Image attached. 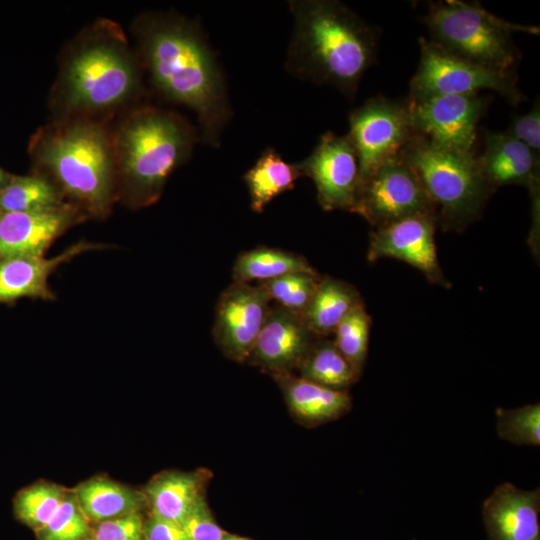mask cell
Instances as JSON below:
<instances>
[{
	"mask_svg": "<svg viewBox=\"0 0 540 540\" xmlns=\"http://www.w3.org/2000/svg\"><path fill=\"white\" fill-rule=\"evenodd\" d=\"M139 55L155 88L193 110L212 147L232 116L221 67L196 22L172 12H149L133 24Z\"/></svg>",
	"mask_w": 540,
	"mask_h": 540,
	"instance_id": "obj_1",
	"label": "cell"
},
{
	"mask_svg": "<svg viewBox=\"0 0 540 540\" xmlns=\"http://www.w3.org/2000/svg\"><path fill=\"white\" fill-rule=\"evenodd\" d=\"M288 5L294 25L285 69L353 98L376 60V29L336 0H290Z\"/></svg>",
	"mask_w": 540,
	"mask_h": 540,
	"instance_id": "obj_2",
	"label": "cell"
},
{
	"mask_svg": "<svg viewBox=\"0 0 540 540\" xmlns=\"http://www.w3.org/2000/svg\"><path fill=\"white\" fill-rule=\"evenodd\" d=\"M137 59L121 28L100 19L67 47L51 93L59 119L90 118L131 100L139 91Z\"/></svg>",
	"mask_w": 540,
	"mask_h": 540,
	"instance_id": "obj_3",
	"label": "cell"
},
{
	"mask_svg": "<svg viewBox=\"0 0 540 540\" xmlns=\"http://www.w3.org/2000/svg\"><path fill=\"white\" fill-rule=\"evenodd\" d=\"M31 155L86 214L105 217L117 198L112 134L90 118L58 119L39 130Z\"/></svg>",
	"mask_w": 540,
	"mask_h": 540,
	"instance_id": "obj_4",
	"label": "cell"
},
{
	"mask_svg": "<svg viewBox=\"0 0 540 540\" xmlns=\"http://www.w3.org/2000/svg\"><path fill=\"white\" fill-rule=\"evenodd\" d=\"M195 140L193 128L176 113L153 107L130 113L112 135L117 197L132 209L156 203Z\"/></svg>",
	"mask_w": 540,
	"mask_h": 540,
	"instance_id": "obj_5",
	"label": "cell"
},
{
	"mask_svg": "<svg viewBox=\"0 0 540 540\" xmlns=\"http://www.w3.org/2000/svg\"><path fill=\"white\" fill-rule=\"evenodd\" d=\"M401 156L433 203L437 227L460 232L480 219L495 191L485 180L475 153L444 149L416 134Z\"/></svg>",
	"mask_w": 540,
	"mask_h": 540,
	"instance_id": "obj_6",
	"label": "cell"
},
{
	"mask_svg": "<svg viewBox=\"0 0 540 540\" xmlns=\"http://www.w3.org/2000/svg\"><path fill=\"white\" fill-rule=\"evenodd\" d=\"M431 40L447 52L499 71H515L520 51L514 33L539 34V27L509 22L479 3H430L424 17Z\"/></svg>",
	"mask_w": 540,
	"mask_h": 540,
	"instance_id": "obj_7",
	"label": "cell"
},
{
	"mask_svg": "<svg viewBox=\"0 0 540 540\" xmlns=\"http://www.w3.org/2000/svg\"><path fill=\"white\" fill-rule=\"evenodd\" d=\"M420 61L410 82L408 99L439 95H471L493 90L511 105L524 100L515 71H499L453 55L421 38Z\"/></svg>",
	"mask_w": 540,
	"mask_h": 540,
	"instance_id": "obj_8",
	"label": "cell"
},
{
	"mask_svg": "<svg viewBox=\"0 0 540 540\" xmlns=\"http://www.w3.org/2000/svg\"><path fill=\"white\" fill-rule=\"evenodd\" d=\"M416 134L407 100L375 96L353 109L347 135L358 158L359 185L383 163L399 156Z\"/></svg>",
	"mask_w": 540,
	"mask_h": 540,
	"instance_id": "obj_9",
	"label": "cell"
},
{
	"mask_svg": "<svg viewBox=\"0 0 540 540\" xmlns=\"http://www.w3.org/2000/svg\"><path fill=\"white\" fill-rule=\"evenodd\" d=\"M352 213L373 229L436 210L413 168L401 154L379 166L359 186Z\"/></svg>",
	"mask_w": 540,
	"mask_h": 540,
	"instance_id": "obj_10",
	"label": "cell"
},
{
	"mask_svg": "<svg viewBox=\"0 0 540 540\" xmlns=\"http://www.w3.org/2000/svg\"><path fill=\"white\" fill-rule=\"evenodd\" d=\"M407 101L418 135L444 149L474 153L477 126L487 109V97L439 95Z\"/></svg>",
	"mask_w": 540,
	"mask_h": 540,
	"instance_id": "obj_11",
	"label": "cell"
},
{
	"mask_svg": "<svg viewBox=\"0 0 540 540\" xmlns=\"http://www.w3.org/2000/svg\"><path fill=\"white\" fill-rule=\"evenodd\" d=\"M270 302L259 284L233 281L220 294L212 333L215 343L227 358L236 362L248 360Z\"/></svg>",
	"mask_w": 540,
	"mask_h": 540,
	"instance_id": "obj_12",
	"label": "cell"
},
{
	"mask_svg": "<svg viewBox=\"0 0 540 540\" xmlns=\"http://www.w3.org/2000/svg\"><path fill=\"white\" fill-rule=\"evenodd\" d=\"M436 228L435 215L417 214L373 229L367 260L370 263L381 258L403 261L419 270L431 284L450 288L437 257Z\"/></svg>",
	"mask_w": 540,
	"mask_h": 540,
	"instance_id": "obj_13",
	"label": "cell"
},
{
	"mask_svg": "<svg viewBox=\"0 0 540 540\" xmlns=\"http://www.w3.org/2000/svg\"><path fill=\"white\" fill-rule=\"evenodd\" d=\"M299 164L303 175L313 180L323 210L352 211L359 185V164L348 135L325 132Z\"/></svg>",
	"mask_w": 540,
	"mask_h": 540,
	"instance_id": "obj_14",
	"label": "cell"
},
{
	"mask_svg": "<svg viewBox=\"0 0 540 540\" xmlns=\"http://www.w3.org/2000/svg\"><path fill=\"white\" fill-rule=\"evenodd\" d=\"M86 218L77 205L28 212L0 211V260L43 257L65 231Z\"/></svg>",
	"mask_w": 540,
	"mask_h": 540,
	"instance_id": "obj_15",
	"label": "cell"
},
{
	"mask_svg": "<svg viewBox=\"0 0 540 540\" xmlns=\"http://www.w3.org/2000/svg\"><path fill=\"white\" fill-rule=\"evenodd\" d=\"M316 338L302 315L275 304L270 306L247 361L273 377L290 374Z\"/></svg>",
	"mask_w": 540,
	"mask_h": 540,
	"instance_id": "obj_16",
	"label": "cell"
},
{
	"mask_svg": "<svg viewBox=\"0 0 540 540\" xmlns=\"http://www.w3.org/2000/svg\"><path fill=\"white\" fill-rule=\"evenodd\" d=\"M540 489L498 485L482 506L489 540H540Z\"/></svg>",
	"mask_w": 540,
	"mask_h": 540,
	"instance_id": "obj_17",
	"label": "cell"
},
{
	"mask_svg": "<svg viewBox=\"0 0 540 540\" xmlns=\"http://www.w3.org/2000/svg\"><path fill=\"white\" fill-rule=\"evenodd\" d=\"M105 244L81 241L52 257H15L0 260V303H13L20 298L54 300L48 278L60 265L74 257L106 248Z\"/></svg>",
	"mask_w": 540,
	"mask_h": 540,
	"instance_id": "obj_18",
	"label": "cell"
},
{
	"mask_svg": "<svg viewBox=\"0 0 540 540\" xmlns=\"http://www.w3.org/2000/svg\"><path fill=\"white\" fill-rule=\"evenodd\" d=\"M484 150L477 161L495 191L504 185H521L529 193L540 189V156L505 132L486 131Z\"/></svg>",
	"mask_w": 540,
	"mask_h": 540,
	"instance_id": "obj_19",
	"label": "cell"
},
{
	"mask_svg": "<svg viewBox=\"0 0 540 540\" xmlns=\"http://www.w3.org/2000/svg\"><path fill=\"white\" fill-rule=\"evenodd\" d=\"M205 471H164L154 476L142 490L147 512L180 524L190 510L205 497Z\"/></svg>",
	"mask_w": 540,
	"mask_h": 540,
	"instance_id": "obj_20",
	"label": "cell"
},
{
	"mask_svg": "<svg viewBox=\"0 0 540 540\" xmlns=\"http://www.w3.org/2000/svg\"><path fill=\"white\" fill-rule=\"evenodd\" d=\"M291 412L303 423L318 425L347 413L352 406L347 390L329 388L292 373L273 377Z\"/></svg>",
	"mask_w": 540,
	"mask_h": 540,
	"instance_id": "obj_21",
	"label": "cell"
},
{
	"mask_svg": "<svg viewBox=\"0 0 540 540\" xmlns=\"http://www.w3.org/2000/svg\"><path fill=\"white\" fill-rule=\"evenodd\" d=\"M72 491L91 524L147 511V501L142 490L107 476L89 478L72 488Z\"/></svg>",
	"mask_w": 540,
	"mask_h": 540,
	"instance_id": "obj_22",
	"label": "cell"
},
{
	"mask_svg": "<svg viewBox=\"0 0 540 540\" xmlns=\"http://www.w3.org/2000/svg\"><path fill=\"white\" fill-rule=\"evenodd\" d=\"M363 303L359 291L350 283L321 276L302 317L316 337H328L352 309Z\"/></svg>",
	"mask_w": 540,
	"mask_h": 540,
	"instance_id": "obj_23",
	"label": "cell"
},
{
	"mask_svg": "<svg viewBox=\"0 0 540 540\" xmlns=\"http://www.w3.org/2000/svg\"><path fill=\"white\" fill-rule=\"evenodd\" d=\"M301 177L304 175L299 163L286 162L272 147L265 149L243 176L252 211L262 213L275 197L294 189Z\"/></svg>",
	"mask_w": 540,
	"mask_h": 540,
	"instance_id": "obj_24",
	"label": "cell"
},
{
	"mask_svg": "<svg viewBox=\"0 0 540 540\" xmlns=\"http://www.w3.org/2000/svg\"><path fill=\"white\" fill-rule=\"evenodd\" d=\"M296 272L318 273L300 254L261 246L237 256L232 277L234 282L258 283Z\"/></svg>",
	"mask_w": 540,
	"mask_h": 540,
	"instance_id": "obj_25",
	"label": "cell"
},
{
	"mask_svg": "<svg viewBox=\"0 0 540 540\" xmlns=\"http://www.w3.org/2000/svg\"><path fill=\"white\" fill-rule=\"evenodd\" d=\"M300 377L338 390H347L359 376L333 340L317 337L297 369Z\"/></svg>",
	"mask_w": 540,
	"mask_h": 540,
	"instance_id": "obj_26",
	"label": "cell"
},
{
	"mask_svg": "<svg viewBox=\"0 0 540 540\" xmlns=\"http://www.w3.org/2000/svg\"><path fill=\"white\" fill-rule=\"evenodd\" d=\"M63 193L43 174L9 176L0 192V211L28 212L64 204Z\"/></svg>",
	"mask_w": 540,
	"mask_h": 540,
	"instance_id": "obj_27",
	"label": "cell"
},
{
	"mask_svg": "<svg viewBox=\"0 0 540 540\" xmlns=\"http://www.w3.org/2000/svg\"><path fill=\"white\" fill-rule=\"evenodd\" d=\"M69 491V488L42 480L26 486L13 498L14 517L35 532L52 518Z\"/></svg>",
	"mask_w": 540,
	"mask_h": 540,
	"instance_id": "obj_28",
	"label": "cell"
},
{
	"mask_svg": "<svg viewBox=\"0 0 540 540\" xmlns=\"http://www.w3.org/2000/svg\"><path fill=\"white\" fill-rule=\"evenodd\" d=\"M372 320L365 305L352 309L334 331V343L360 377L365 366Z\"/></svg>",
	"mask_w": 540,
	"mask_h": 540,
	"instance_id": "obj_29",
	"label": "cell"
},
{
	"mask_svg": "<svg viewBox=\"0 0 540 540\" xmlns=\"http://www.w3.org/2000/svg\"><path fill=\"white\" fill-rule=\"evenodd\" d=\"M319 273H289L258 282L271 301L292 312L303 315L320 281Z\"/></svg>",
	"mask_w": 540,
	"mask_h": 540,
	"instance_id": "obj_30",
	"label": "cell"
},
{
	"mask_svg": "<svg viewBox=\"0 0 540 540\" xmlns=\"http://www.w3.org/2000/svg\"><path fill=\"white\" fill-rule=\"evenodd\" d=\"M496 429L500 438L517 445H540V404L515 409H496Z\"/></svg>",
	"mask_w": 540,
	"mask_h": 540,
	"instance_id": "obj_31",
	"label": "cell"
},
{
	"mask_svg": "<svg viewBox=\"0 0 540 540\" xmlns=\"http://www.w3.org/2000/svg\"><path fill=\"white\" fill-rule=\"evenodd\" d=\"M37 540H88L91 523L70 491L52 518L36 530Z\"/></svg>",
	"mask_w": 540,
	"mask_h": 540,
	"instance_id": "obj_32",
	"label": "cell"
},
{
	"mask_svg": "<svg viewBox=\"0 0 540 540\" xmlns=\"http://www.w3.org/2000/svg\"><path fill=\"white\" fill-rule=\"evenodd\" d=\"M145 518L136 512L91 524L88 540H143Z\"/></svg>",
	"mask_w": 540,
	"mask_h": 540,
	"instance_id": "obj_33",
	"label": "cell"
},
{
	"mask_svg": "<svg viewBox=\"0 0 540 540\" xmlns=\"http://www.w3.org/2000/svg\"><path fill=\"white\" fill-rule=\"evenodd\" d=\"M187 540H224L225 532L216 522L205 497L180 523Z\"/></svg>",
	"mask_w": 540,
	"mask_h": 540,
	"instance_id": "obj_34",
	"label": "cell"
},
{
	"mask_svg": "<svg viewBox=\"0 0 540 540\" xmlns=\"http://www.w3.org/2000/svg\"><path fill=\"white\" fill-rule=\"evenodd\" d=\"M505 133L540 156V102L538 98L529 112L512 119Z\"/></svg>",
	"mask_w": 540,
	"mask_h": 540,
	"instance_id": "obj_35",
	"label": "cell"
},
{
	"mask_svg": "<svg viewBox=\"0 0 540 540\" xmlns=\"http://www.w3.org/2000/svg\"><path fill=\"white\" fill-rule=\"evenodd\" d=\"M143 540H187L180 524L147 512Z\"/></svg>",
	"mask_w": 540,
	"mask_h": 540,
	"instance_id": "obj_36",
	"label": "cell"
},
{
	"mask_svg": "<svg viewBox=\"0 0 540 540\" xmlns=\"http://www.w3.org/2000/svg\"><path fill=\"white\" fill-rule=\"evenodd\" d=\"M9 176L10 175L6 174V172L0 168V192L7 183Z\"/></svg>",
	"mask_w": 540,
	"mask_h": 540,
	"instance_id": "obj_37",
	"label": "cell"
},
{
	"mask_svg": "<svg viewBox=\"0 0 540 540\" xmlns=\"http://www.w3.org/2000/svg\"><path fill=\"white\" fill-rule=\"evenodd\" d=\"M224 540H251L249 538H246V537H243V536H240V535H235V534H229L227 533Z\"/></svg>",
	"mask_w": 540,
	"mask_h": 540,
	"instance_id": "obj_38",
	"label": "cell"
}]
</instances>
